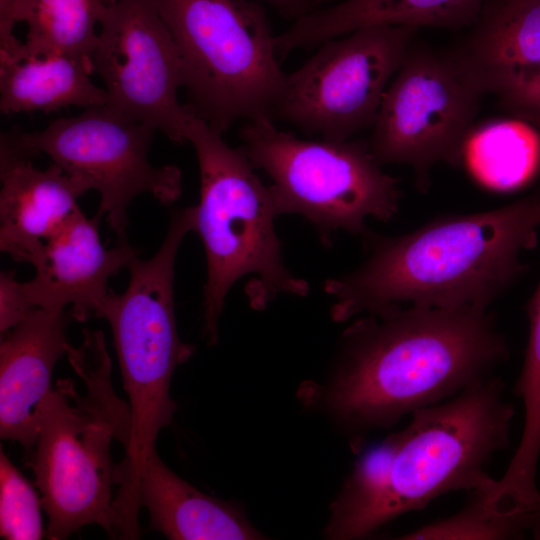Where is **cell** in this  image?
Here are the masks:
<instances>
[{
  "label": "cell",
  "instance_id": "18",
  "mask_svg": "<svg viewBox=\"0 0 540 540\" xmlns=\"http://www.w3.org/2000/svg\"><path fill=\"white\" fill-rule=\"evenodd\" d=\"M483 0H345L309 12L275 36L277 55L322 44L359 28L408 25L449 30L465 29L476 19Z\"/></svg>",
  "mask_w": 540,
  "mask_h": 540
},
{
  "label": "cell",
  "instance_id": "14",
  "mask_svg": "<svg viewBox=\"0 0 540 540\" xmlns=\"http://www.w3.org/2000/svg\"><path fill=\"white\" fill-rule=\"evenodd\" d=\"M66 309L36 307L1 335L0 437L30 452L39 428V407L52 388L56 362L66 354Z\"/></svg>",
  "mask_w": 540,
  "mask_h": 540
},
{
  "label": "cell",
  "instance_id": "29",
  "mask_svg": "<svg viewBox=\"0 0 540 540\" xmlns=\"http://www.w3.org/2000/svg\"><path fill=\"white\" fill-rule=\"evenodd\" d=\"M15 0H0V20L4 19Z\"/></svg>",
  "mask_w": 540,
  "mask_h": 540
},
{
  "label": "cell",
  "instance_id": "10",
  "mask_svg": "<svg viewBox=\"0 0 540 540\" xmlns=\"http://www.w3.org/2000/svg\"><path fill=\"white\" fill-rule=\"evenodd\" d=\"M482 96L441 51L413 41L383 96L370 152L380 165L411 167L417 189L426 192L435 165L463 163Z\"/></svg>",
  "mask_w": 540,
  "mask_h": 540
},
{
  "label": "cell",
  "instance_id": "8",
  "mask_svg": "<svg viewBox=\"0 0 540 540\" xmlns=\"http://www.w3.org/2000/svg\"><path fill=\"white\" fill-rule=\"evenodd\" d=\"M155 132L98 105L74 117L58 118L42 131L2 132L0 139L31 158L46 154L64 172L97 191V213L105 215L117 240H123L127 209L136 196L150 194L161 204H171L182 193L178 167L149 162Z\"/></svg>",
  "mask_w": 540,
  "mask_h": 540
},
{
  "label": "cell",
  "instance_id": "11",
  "mask_svg": "<svg viewBox=\"0 0 540 540\" xmlns=\"http://www.w3.org/2000/svg\"><path fill=\"white\" fill-rule=\"evenodd\" d=\"M103 319L112 331L130 409L129 440L117 466L114 507L122 517L133 519L141 508V472L177 409L170 396L173 374L193 355L194 347L178 335L174 301L159 292L121 296L107 306Z\"/></svg>",
  "mask_w": 540,
  "mask_h": 540
},
{
  "label": "cell",
  "instance_id": "3",
  "mask_svg": "<svg viewBox=\"0 0 540 540\" xmlns=\"http://www.w3.org/2000/svg\"><path fill=\"white\" fill-rule=\"evenodd\" d=\"M66 355L84 384L57 379L39 407L31 467L48 517L46 538L63 540L86 525H100L114 537L117 466L111 445L129 440L130 409L111 383L112 362L100 330H83L78 347Z\"/></svg>",
  "mask_w": 540,
  "mask_h": 540
},
{
  "label": "cell",
  "instance_id": "17",
  "mask_svg": "<svg viewBox=\"0 0 540 540\" xmlns=\"http://www.w3.org/2000/svg\"><path fill=\"white\" fill-rule=\"evenodd\" d=\"M138 501L150 529L171 540L264 539L235 503L207 495L176 475L153 451L141 472Z\"/></svg>",
  "mask_w": 540,
  "mask_h": 540
},
{
  "label": "cell",
  "instance_id": "30",
  "mask_svg": "<svg viewBox=\"0 0 540 540\" xmlns=\"http://www.w3.org/2000/svg\"><path fill=\"white\" fill-rule=\"evenodd\" d=\"M492 479H493V478H492ZM490 482H491V481H490ZM490 482H489V483H490ZM487 485H488V484H487ZM487 485H485V486H487ZM485 486H483V487H485ZM481 488H482V487H481ZM481 488H479L480 494H481V490H480ZM481 497H482V495H481ZM482 499H483V498H482ZM483 501H484V500H483ZM484 503H485V502H484ZM487 507H488V506H487ZM508 516H510V515H508ZM515 517H518V516H515ZM539 517H540V515L534 516V517H521V518L535 519V518H539Z\"/></svg>",
  "mask_w": 540,
  "mask_h": 540
},
{
  "label": "cell",
  "instance_id": "21",
  "mask_svg": "<svg viewBox=\"0 0 540 540\" xmlns=\"http://www.w3.org/2000/svg\"><path fill=\"white\" fill-rule=\"evenodd\" d=\"M463 162L486 188L517 190L540 169V135L534 126L517 118L487 123L471 132Z\"/></svg>",
  "mask_w": 540,
  "mask_h": 540
},
{
  "label": "cell",
  "instance_id": "2",
  "mask_svg": "<svg viewBox=\"0 0 540 540\" xmlns=\"http://www.w3.org/2000/svg\"><path fill=\"white\" fill-rule=\"evenodd\" d=\"M540 186L506 206L438 217L404 235L369 231L367 260L327 279L330 315L345 322L394 305L488 308L527 270L522 252L537 246Z\"/></svg>",
  "mask_w": 540,
  "mask_h": 540
},
{
  "label": "cell",
  "instance_id": "15",
  "mask_svg": "<svg viewBox=\"0 0 540 540\" xmlns=\"http://www.w3.org/2000/svg\"><path fill=\"white\" fill-rule=\"evenodd\" d=\"M0 250L32 264L46 240L79 208L86 184L52 163L35 167L0 140Z\"/></svg>",
  "mask_w": 540,
  "mask_h": 540
},
{
  "label": "cell",
  "instance_id": "4",
  "mask_svg": "<svg viewBox=\"0 0 540 540\" xmlns=\"http://www.w3.org/2000/svg\"><path fill=\"white\" fill-rule=\"evenodd\" d=\"M206 121L193 115L185 139L194 147L200 170V200L194 206V232L204 246L203 337L218 342V320L233 284L250 276V306L263 310L280 294L306 296L309 284L282 259L274 228L278 216L269 186L241 146H229Z\"/></svg>",
  "mask_w": 540,
  "mask_h": 540
},
{
  "label": "cell",
  "instance_id": "7",
  "mask_svg": "<svg viewBox=\"0 0 540 540\" xmlns=\"http://www.w3.org/2000/svg\"><path fill=\"white\" fill-rule=\"evenodd\" d=\"M494 375L442 402L418 409L395 433L377 529L458 490L471 492L491 477L485 467L509 445L514 406Z\"/></svg>",
  "mask_w": 540,
  "mask_h": 540
},
{
  "label": "cell",
  "instance_id": "25",
  "mask_svg": "<svg viewBox=\"0 0 540 540\" xmlns=\"http://www.w3.org/2000/svg\"><path fill=\"white\" fill-rule=\"evenodd\" d=\"M41 496L0 449V536L7 540H38L46 536Z\"/></svg>",
  "mask_w": 540,
  "mask_h": 540
},
{
  "label": "cell",
  "instance_id": "28",
  "mask_svg": "<svg viewBox=\"0 0 540 540\" xmlns=\"http://www.w3.org/2000/svg\"><path fill=\"white\" fill-rule=\"evenodd\" d=\"M276 8L284 16L295 20L308 14L311 0H263Z\"/></svg>",
  "mask_w": 540,
  "mask_h": 540
},
{
  "label": "cell",
  "instance_id": "27",
  "mask_svg": "<svg viewBox=\"0 0 540 540\" xmlns=\"http://www.w3.org/2000/svg\"><path fill=\"white\" fill-rule=\"evenodd\" d=\"M32 309L34 306L25 282L18 281L14 271H2L0 274L1 335L17 325Z\"/></svg>",
  "mask_w": 540,
  "mask_h": 540
},
{
  "label": "cell",
  "instance_id": "31",
  "mask_svg": "<svg viewBox=\"0 0 540 540\" xmlns=\"http://www.w3.org/2000/svg\"><path fill=\"white\" fill-rule=\"evenodd\" d=\"M106 4L112 2L113 0H103Z\"/></svg>",
  "mask_w": 540,
  "mask_h": 540
},
{
  "label": "cell",
  "instance_id": "23",
  "mask_svg": "<svg viewBox=\"0 0 540 540\" xmlns=\"http://www.w3.org/2000/svg\"><path fill=\"white\" fill-rule=\"evenodd\" d=\"M530 323L528 345L515 394L524 406L521 440L502 477L503 483L517 492H530L536 486L540 456V281L527 305Z\"/></svg>",
  "mask_w": 540,
  "mask_h": 540
},
{
  "label": "cell",
  "instance_id": "22",
  "mask_svg": "<svg viewBox=\"0 0 540 540\" xmlns=\"http://www.w3.org/2000/svg\"><path fill=\"white\" fill-rule=\"evenodd\" d=\"M394 446L395 433L368 448L358 458L330 506V518L325 528L327 538L359 539L377 530L376 516Z\"/></svg>",
  "mask_w": 540,
  "mask_h": 540
},
{
  "label": "cell",
  "instance_id": "13",
  "mask_svg": "<svg viewBox=\"0 0 540 540\" xmlns=\"http://www.w3.org/2000/svg\"><path fill=\"white\" fill-rule=\"evenodd\" d=\"M101 215L88 219L78 208L43 245L32 265L35 276L25 282L34 308L66 309L74 320L96 316L109 293L108 280L138 255L128 239L112 248L101 243Z\"/></svg>",
  "mask_w": 540,
  "mask_h": 540
},
{
  "label": "cell",
  "instance_id": "20",
  "mask_svg": "<svg viewBox=\"0 0 540 540\" xmlns=\"http://www.w3.org/2000/svg\"><path fill=\"white\" fill-rule=\"evenodd\" d=\"M92 72L60 55H0V111L50 113L69 106L104 105L106 92L90 80Z\"/></svg>",
  "mask_w": 540,
  "mask_h": 540
},
{
  "label": "cell",
  "instance_id": "26",
  "mask_svg": "<svg viewBox=\"0 0 540 540\" xmlns=\"http://www.w3.org/2000/svg\"><path fill=\"white\" fill-rule=\"evenodd\" d=\"M496 96L506 113L540 128V63L521 72Z\"/></svg>",
  "mask_w": 540,
  "mask_h": 540
},
{
  "label": "cell",
  "instance_id": "16",
  "mask_svg": "<svg viewBox=\"0 0 540 540\" xmlns=\"http://www.w3.org/2000/svg\"><path fill=\"white\" fill-rule=\"evenodd\" d=\"M441 51L481 95H498L540 63V0H483L475 21Z\"/></svg>",
  "mask_w": 540,
  "mask_h": 540
},
{
  "label": "cell",
  "instance_id": "6",
  "mask_svg": "<svg viewBox=\"0 0 540 540\" xmlns=\"http://www.w3.org/2000/svg\"><path fill=\"white\" fill-rule=\"evenodd\" d=\"M240 137L253 165L272 181L278 216L302 215L326 247L338 230L363 240L368 217L387 222L398 212L399 180L381 169L367 142L301 139L266 117L245 121Z\"/></svg>",
  "mask_w": 540,
  "mask_h": 540
},
{
  "label": "cell",
  "instance_id": "24",
  "mask_svg": "<svg viewBox=\"0 0 540 540\" xmlns=\"http://www.w3.org/2000/svg\"><path fill=\"white\" fill-rule=\"evenodd\" d=\"M533 536L532 525L521 518L498 514L486 506L477 490L458 512L416 530L401 539H521Z\"/></svg>",
  "mask_w": 540,
  "mask_h": 540
},
{
  "label": "cell",
  "instance_id": "1",
  "mask_svg": "<svg viewBox=\"0 0 540 540\" xmlns=\"http://www.w3.org/2000/svg\"><path fill=\"white\" fill-rule=\"evenodd\" d=\"M508 356L487 308L394 305L345 329L329 380L303 399L348 431L389 428L492 376Z\"/></svg>",
  "mask_w": 540,
  "mask_h": 540
},
{
  "label": "cell",
  "instance_id": "9",
  "mask_svg": "<svg viewBox=\"0 0 540 540\" xmlns=\"http://www.w3.org/2000/svg\"><path fill=\"white\" fill-rule=\"evenodd\" d=\"M417 31L408 25H373L322 43L287 75L273 117L332 141L372 128Z\"/></svg>",
  "mask_w": 540,
  "mask_h": 540
},
{
  "label": "cell",
  "instance_id": "5",
  "mask_svg": "<svg viewBox=\"0 0 540 540\" xmlns=\"http://www.w3.org/2000/svg\"><path fill=\"white\" fill-rule=\"evenodd\" d=\"M177 48L186 107L218 133L274 119L287 75L263 8L250 0H153Z\"/></svg>",
  "mask_w": 540,
  "mask_h": 540
},
{
  "label": "cell",
  "instance_id": "19",
  "mask_svg": "<svg viewBox=\"0 0 540 540\" xmlns=\"http://www.w3.org/2000/svg\"><path fill=\"white\" fill-rule=\"evenodd\" d=\"M106 7L103 0H15L0 20V55H60L94 72L96 28Z\"/></svg>",
  "mask_w": 540,
  "mask_h": 540
},
{
  "label": "cell",
  "instance_id": "12",
  "mask_svg": "<svg viewBox=\"0 0 540 540\" xmlns=\"http://www.w3.org/2000/svg\"><path fill=\"white\" fill-rule=\"evenodd\" d=\"M104 83L105 106L116 114L186 142L194 115L181 105L183 68L172 35L153 0H113L92 55Z\"/></svg>",
  "mask_w": 540,
  "mask_h": 540
}]
</instances>
